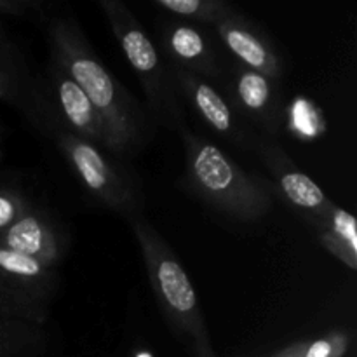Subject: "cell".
Here are the masks:
<instances>
[{"label":"cell","mask_w":357,"mask_h":357,"mask_svg":"<svg viewBox=\"0 0 357 357\" xmlns=\"http://www.w3.org/2000/svg\"><path fill=\"white\" fill-rule=\"evenodd\" d=\"M49 59L58 63L84 91L105 131V150L115 159L136 155L152 136L149 114L100 61L79 23L56 17L47 28Z\"/></svg>","instance_id":"6da1fadb"},{"label":"cell","mask_w":357,"mask_h":357,"mask_svg":"<svg viewBox=\"0 0 357 357\" xmlns=\"http://www.w3.org/2000/svg\"><path fill=\"white\" fill-rule=\"evenodd\" d=\"M180 132L185 146V178L194 194L239 222H257L271 211L275 190L267 180L244 171L215 143L187 128Z\"/></svg>","instance_id":"7a4b0ae2"},{"label":"cell","mask_w":357,"mask_h":357,"mask_svg":"<svg viewBox=\"0 0 357 357\" xmlns=\"http://www.w3.org/2000/svg\"><path fill=\"white\" fill-rule=\"evenodd\" d=\"M129 223L167 326L192 357H218L194 286L176 253L145 218Z\"/></svg>","instance_id":"3957f363"},{"label":"cell","mask_w":357,"mask_h":357,"mask_svg":"<svg viewBox=\"0 0 357 357\" xmlns=\"http://www.w3.org/2000/svg\"><path fill=\"white\" fill-rule=\"evenodd\" d=\"M101 10L145 93L150 117L159 126L181 131L185 128L181 94L173 77V68L149 37L138 17L121 0H101Z\"/></svg>","instance_id":"277c9868"},{"label":"cell","mask_w":357,"mask_h":357,"mask_svg":"<svg viewBox=\"0 0 357 357\" xmlns=\"http://www.w3.org/2000/svg\"><path fill=\"white\" fill-rule=\"evenodd\" d=\"M45 135L54 139L61 155L91 197L110 211L124 216L128 222L142 216L145 197L138 174L119 162L114 155L105 153L100 146L65 129L54 128Z\"/></svg>","instance_id":"5b68a950"},{"label":"cell","mask_w":357,"mask_h":357,"mask_svg":"<svg viewBox=\"0 0 357 357\" xmlns=\"http://www.w3.org/2000/svg\"><path fill=\"white\" fill-rule=\"evenodd\" d=\"M58 291V272L0 246V314L45 324Z\"/></svg>","instance_id":"8992f818"},{"label":"cell","mask_w":357,"mask_h":357,"mask_svg":"<svg viewBox=\"0 0 357 357\" xmlns=\"http://www.w3.org/2000/svg\"><path fill=\"white\" fill-rule=\"evenodd\" d=\"M0 246L56 268L66 257L70 237L49 209L30 204L0 236Z\"/></svg>","instance_id":"52a82bcc"},{"label":"cell","mask_w":357,"mask_h":357,"mask_svg":"<svg viewBox=\"0 0 357 357\" xmlns=\"http://www.w3.org/2000/svg\"><path fill=\"white\" fill-rule=\"evenodd\" d=\"M173 77L181 96L208 128L237 146L253 149L257 138L241 122V115L230 101L209 80L178 68H173Z\"/></svg>","instance_id":"ba28073f"},{"label":"cell","mask_w":357,"mask_h":357,"mask_svg":"<svg viewBox=\"0 0 357 357\" xmlns=\"http://www.w3.org/2000/svg\"><path fill=\"white\" fill-rule=\"evenodd\" d=\"M253 149L274 178V190H278L293 208L298 209L307 223L326 211L331 204L330 199L312 178L307 176L293 162L291 157L278 143L257 138Z\"/></svg>","instance_id":"9c48e42d"},{"label":"cell","mask_w":357,"mask_h":357,"mask_svg":"<svg viewBox=\"0 0 357 357\" xmlns=\"http://www.w3.org/2000/svg\"><path fill=\"white\" fill-rule=\"evenodd\" d=\"M227 91L230 105L243 117L275 135L281 126L279 80L234 63L227 68Z\"/></svg>","instance_id":"30bf717a"},{"label":"cell","mask_w":357,"mask_h":357,"mask_svg":"<svg viewBox=\"0 0 357 357\" xmlns=\"http://www.w3.org/2000/svg\"><path fill=\"white\" fill-rule=\"evenodd\" d=\"M159 44L164 54L173 63L171 68L185 70L202 79H216L223 75L215 45L204 30L188 21H167L157 28Z\"/></svg>","instance_id":"8fae6325"},{"label":"cell","mask_w":357,"mask_h":357,"mask_svg":"<svg viewBox=\"0 0 357 357\" xmlns=\"http://www.w3.org/2000/svg\"><path fill=\"white\" fill-rule=\"evenodd\" d=\"M220 40L239 65L279 80L282 75V59L274 42L261 28L251 23L243 14L234 13L216 24Z\"/></svg>","instance_id":"7c38bea8"},{"label":"cell","mask_w":357,"mask_h":357,"mask_svg":"<svg viewBox=\"0 0 357 357\" xmlns=\"http://www.w3.org/2000/svg\"><path fill=\"white\" fill-rule=\"evenodd\" d=\"M317 239L326 251L351 271L357 268V230L356 218L331 201L326 211L309 222Z\"/></svg>","instance_id":"4fadbf2b"},{"label":"cell","mask_w":357,"mask_h":357,"mask_svg":"<svg viewBox=\"0 0 357 357\" xmlns=\"http://www.w3.org/2000/svg\"><path fill=\"white\" fill-rule=\"evenodd\" d=\"M37 80L31 79L30 70L20 49L7 38L0 42V101L16 107L28 117L35 105Z\"/></svg>","instance_id":"5bb4252c"},{"label":"cell","mask_w":357,"mask_h":357,"mask_svg":"<svg viewBox=\"0 0 357 357\" xmlns=\"http://www.w3.org/2000/svg\"><path fill=\"white\" fill-rule=\"evenodd\" d=\"M49 347L45 324L26 323L0 314V357H42Z\"/></svg>","instance_id":"9a60e30c"},{"label":"cell","mask_w":357,"mask_h":357,"mask_svg":"<svg viewBox=\"0 0 357 357\" xmlns=\"http://www.w3.org/2000/svg\"><path fill=\"white\" fill-rule=\"evenodd\" d=\"M153 6L188 23L216 26L234 14V7L223 0H155Z\"/></svg>","instance_id":"2e32d148"},{"label":"cell","mask_w":357,"mask_h":357,"mask_svg":"<svg viewBox=\"0 0 357 357\" xmlns=\"http://www.w3.org/2000/svg\"><path fill=\"white\" fill-rule=\"evenodd\" d=\"M351 335L344 330L324 333L323 337L307 342L303 357H344L347 354Z\"/></svg>","instance_id":"e0dca14e"},{"label":"cell","mask_w":357,"mask_h":357,"mask_svg":"<svg viewBox=\"0 0 357 357\" xmlns=\"http://www.w3.org/2000/svg\"><path fill=\"white\" fill-rule=\"evenodd\" d=\"M31 202L14 187H0V236L26 211Z\"/></svg>","instance_id":"ac0fdd59"},{"label":"cell","mask_w":357,"mask_h":357,"mask_svg":"<svg viewBox=\"0 0 357 357\" xmlns=\"http://www.w3.org/2000/svg\"><path fill=\"white\" fill-rule=\"evenodd\" d=\"M38 3L26 2V0H0V17L2 16H24L28 9L37 7ZM7 33L3 30V24L0 21V40H6Z\"/></svg>","instance_id":"d6986e66"},{"label":"cell","mask_w":357,"mask_h":357,"mask_svg":"<svg viewBox=\"0 0 357 357\" xmlns=\"http://www.w3.org/2000/svg\"><path fill=\"white\" fill-rule=\"evenodd\" d=\"M307 342H295V344L288 345V347L281 349L279 352H275L272 357H303V351H305Z\"/></svg>","instance_id":"ffe728a7"},{"label":"cell","mask_w":357,"mask_h":357,"mask_svg":"<svg viewBox=\"0 0 357 357\" xmlns=\"http://www.w3.org/2000/svg\"><path fill=\"white\" fill-rule=\"evenodd\" d=\"M0 159H2V145H0Z\"/></svg>","instance_id":"44dd1931"},{"label":"cell","mask_w":357,"mask_h":357,"mask_svg":"<svg viewBox=\"0 0 357 357\" xmlns=\"http://www.w3.org/2000/svg\"><path fill=\"white\" fill-rule=\"evenodd\" d=\"M6 40H7V38H6ZM0 42H2V40H0Z\"/></svg>","instance_id":"7402d4cb"}]
</instances>
